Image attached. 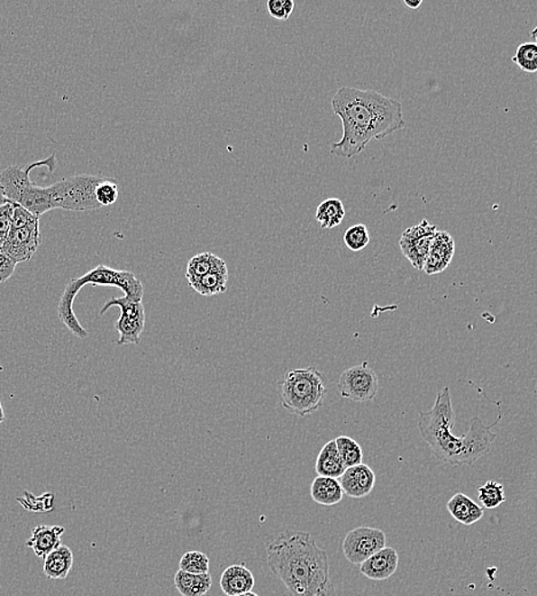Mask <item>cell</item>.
<instances>
[{
	"label": "cell",
	"instance_id": "6da1fadb",
	"mask_svg": "<svg viewBox=\"0 0 537 596\" xmlns=\"http://www.w3.org/2000/svg\"><path fill=\"white\" fill-rule=\"evenodd\" d=\"M332 107L341 118L342 137L332 143L330 153L340 158L352 159L368 143L382 141L405 125L400 101L373 90L341 87L333 96Z\"/></svg>",
	"mask_w": 537,
	"mask_h": 596
},
{
	"label": "cell",
	"instance_id": "30bf717a",
	"mask_svg": "<svg viewBox=\"0 0 537 596\" xmlns=\"http://www.w3.org/2000/svg\"><path fill=\"white\" fill-rule=\"evenodd\" d=\"M379 380L373 369L367 362L350 367L342 371L338 390L342 399L355 401V403H369L378 396Z\"/></svg>",
	"mask_w": 537,
	"mask_h": 596
},
{
	"label": "cell",
	"instance_id": "3957f363",
	"mask_svg": "<svg viewBox=\"0 0 537 596\" xmlns=\"http://www.w3.org/2000/svg\"><path fill=\"white\" fill-rule=\"evenodd\" d=\"M268 564L289 596H332L327 553L308 532L287 530L268 545Z\"/></svg>",
	"mask_w": 537,
	"mask_h": 596
},
{
	"label": "cell",
	"instance_id": "9a60e30c",
	"mask_svg": "<svg viewBox=\"0 0 537 596\" xmlns=\"http://www.w3.org/2000/svg\"><path fill=\"white\" fill-rule=\"evenodd\" d=\"M360 565L361 573L371 581H387L396 572L399 555L395 548L384 547Z\"/></svg>",
	"mask_w": 537,
	"mask_h": 596
},
{
	"label": "cell",
	"instance_id": "d6986e66",
	"mask_svg": "<svg viewBox=\"0 0 537 596\" xmlns=\"http://www.w3.org/2000/svg\"><path fill=\"white\" fill-rule=\"evenodd\" d=\"M74 564L73 551L65 545H60L44 559L43 572L49 579H66Z\"/></svg>",
	"mask_w": 537,
	"mask_h": 596
},
{
	"label": "cell",
	"instance_id": "f546056e",
	"mask_svg": "<svg viewBox=\"0 0 537 596\" xmlns=\"http://www.w3.org/2000/svg\"><path fill=\"white\" fill-rule=\"evenodd\" d=\"M344 243L350 252H361L370 243L369 231L363 224H357L346 230Z\"/></svg>",
	"mask_w": 537,
	"mask_h": 596
},
{
	"label": "cell",
	"instance_id": "d590c367",
	"mask_svg": "<svg viewBox=\"0 0 537 596\" xmlns=\"http://www.w3.org/2000/svg\"><path fill=\"white\" fill-rule=\"evenodd\" d=\"M4 421H5V413H4L2 401H0V425H2Z\"/></svg>",
	"mask_w": 537,
	"mask_h": 596
},
{
	"label": "cell",
	"instance_id": "7402d4cb",
	"mask_svg": "<svg viewBox=\"0 0 537 596\" xmlns=\"http://www.w3.org/2000/svg\"><path fill=\"white\" fill-rule=\"evenodd\" d=\"M175 585L183 596H205L213 586V576L209 573L193 574L179 570L175 576Z\"/></svg>",
	"mask_w": 537,
	"mask_h": 596
},
{
	"label": "cell",
	"instance_id": "cb8c5ba5",
	"mask_svg": "<svg viewBox=\"0 0 537 596\" xmlns=\"http://www.w3.org/2000/svg\"><path fill=\"white\" fill-rule=\"evenodd\" d=\"M345 214L344 203L340 198L332 197L320 203L315 217L323 230H332L341 225Z\"/></svg>",
	"mask_w": 537,
	"mask_h": 596
},
{
	"label": "cell",
	"instance_id": "7c38bea8",
	"mask_svg": "<svg viewBox=\"0 0 537 596\" xmlns=\"http://www.w3.org/2000/svg\"><path fill=\"white\" fill-rule=\"evenodd\" d=\"M384 547H387V536L376 527H357L350 531L342 541L344 555L353 564H363Z\"/></svg>",
	"mask_w": 537,
	"mask_h": 596
},
{
	"label": "cell",
	"instance_id": "836d02e7",
	"mask_svg": "<svg viewBox=\"0 0 537 596\" xmlns=\"http://www.w3.org/2000/svg\"><path fill=\"white\" fill-rule=\"evenodd\" d=\"M16 265L18 264L0 249V285H3L8 279L12 278L15 272Z\"/></svg>",
	"mask_w": 537,
	"mask_h": 596
},
{
	"label": "cell",
	"instance_id": "1f68e13d",
	"mask_svg": "<svg viewBox=\"0 0 537 596\" xmlns=\"http://www.w3.org/2000/svg\"><path fill=\"white\" fill-rule=\"evenodd\" d=\"M266 6H268V14L280 21L289 19L295 10L293 0H268Z\"/></svg>",
	"mask_w": 537,
	"mask_h": 596
},
{
	"label": "cell",
	"instance_id": "52a82bcc",
	"mask_svg": "<svg viewBox=\"0 0 537 596\" xmlns=\"http://www.w3.org/2000/svg\"><path fill=\"white\" fill-rule=\"evenodd\" d=\"M105 177L78 175L49 186L48 192L53 209L92 211L100 209L96 189Z\"/></svg>",
	"mask_w": 537,
	"mask_h": 596
},
{
	"label": "cell",
	"instance_id": "9c48e42d",
	"mask_svg": "<svg viewBox=\"0 0 537 596\" xmlns=\"http://www.w3.org/2000/svg\"><path fill=\"white\" fill-rule=\"evenodd\" d=\"M113 307L121 308L120 318L115 324L116 331L120 334L117 344H141V334L146 325V311L142 302H135L133 299L125 298V296L112 298L101 308L100 316H104Z\"/></svg>",
	"mask_w": 537,
	"mask_h": 596
},
{
	"label": "cell",
	"instance_id": "d6a6232c",
	"mask_svg": "<svg viewBox=\"0 0 537 596\" xmlns=\"http://www.w3.org/2000/svg\"><path fill=\"white\" fill-rule=\"evenodd\" d=\"M16 203L6 201L0 205V248L5 243L12 226L13 214H14Z\"/></svg>",
	"mask_w": 537,
	"mask_h": 596
},
{
	"label": "cell",
	"instance_id": "ac0fdd59",
	"mask_svg": "<svg viewBox=\"0 0 537 596\" xmlns=\"http://www.w3.org/2000/svg\"><path fill=\"white\" fill-rule=\"evenodd\" d=\"M447 509L452 518L464 526H472L484 518V509L470 497L464 493H456L447 502Z\"/></svg>",
	"mask_w": 537,
	"mask_h": 596
},
{
	"label": "cell",
	"instance_id": "8d00e7d4",
	"mask_svg": "<svg viewBox=\"0 0 537 596\" xmlns=\"http://www.w3.org/2000/svg\"><path fill=\"white\" fill-rule=\"evenodd\" d=\"M6 201L8 200L5 197H4L2 188H0V205H3V203H5Z\"/></svg>",
	"mask_w": 537,
	"mask_h": 596
},
{
	"label": "cell",
	"instance_id": "d4e9b609",
	"mask_svg": "<svg viewBox=\"0 0 537 596\" xmlns=\"http://www.w3.org/2000/svg\"><path fill=\"white\" fill-rule=\"evenodd\" d=\"M227 282L228 269L227 266H223V268L213 270V272L206 274V276L198 279L197 281L189 286L196 293L210 298V296L225 293L227 290Z\"/></svg>",
	"mask_w": 537,
	"mask_h": 596
},
{
	"label": "cell",
	"instance_id": "277c9868",
	"mask_svg": "<svg viewBox=\"0 0 537 596\" xmlns=\"http://www.w3.org/2000/svg\"><path fill=\"white\" fill-rule=\"evenodd\" d=\"M116 287L124 293L125 298L135 302H142L145 289L141 279L131 270H115L100 264L88 270L83 277L71 279L59 302L58 316L61 323L79 340H86L88 332L79 323L74 312V301L79 290L86 285Z\"/></svg>",
	"mask_w": 537,
	"mask_h": 596
},
{
	"label": "cell",
	"instance_id": "83f0119b",
	"mask_svg": "<svg viewBox=\"0 0 537 596\" xmlns=\"http://www.w3.org/2000/svg\"><path fill=\"white\" fill-rule=\"evenodd\" d=\"M520 69L528 74L537 71V45L536 43L520 44L515 54L511 59Z\"/></svg>",
	"mask_w": 537,
	"mask_h": 596
},
{
	"label": "cell",
	"instance_id": "ba28073f",
	"mask_svg": "<svg viewBox=\"0 0 537 596\" xmlns=\"http://www.w3.org/2000/svg\"><path fill=\"white\" fill-rule=\"evenodd\" d=\"M41 243L40 218L16 205L10 234L0 249L19 264L31 261Z\"/></svg>",
	"mask_w": 537,
	"mask_h": 596
},
{
	"label": "cell",
	"instance_id": "f1b7e54d",
	"mask_svg": "<svg viewBox=\"0 0 537 596\" xmlns=\"http://www.w3.org/2000/svg\"><path fill=\"white\" fill-rule=\"evenodd\" d=\"M210 568L209 557L205 553L198 551H190L181 557L179 569L181 572L203 574L208 573Z\"/></svg>",
	"mask_w": 537,
	"mask_h": 596
},
{
	"label": "cell",
	"instance_id": "7a4b0ae2",
	"mask_svg": "<svg viewBox=\"0 0 537 596\" xmlns=\"http://www.w3.org/2000/svg\"><path fill=\"white\" fill-rule=\"evenodd\" d=\"M498 417L493 425H485L478 417H471L470 428L462 436H455L451 431L455 426V411L450 388L439 391L433 408L418 416V429L439 463L451 466H472L478 460L489 454L497 434L493 429L503 418L501 403Z\"/></svg>",
	"mask_w": 537,
	"mask_h": 596
},
{
	"label": "cell",
	"instance_id": "e575fe53",
	"mask_svg": "<svg viewBox=\"0 0 537 596\" xmlns=\"http://www.w3.org/2000/svg\"><path fill=\"white\" fill-rule=\"evenodd\" d=\"M405 6L409 7L410 10H418L422 6V0H404Z\"/></svg>",
	"mask_w": 537,
	"mask_h": 596
},
{
	"label": "cell",
	"instance_id": "5b68a950",
	"mask_svg": "<svg viewBox=\"0 0 537 596\" xmlns=\"http://www.w3.org/2000/svg\"><path fill=\"white\" fill-rule=\"evenodd\" d=\"M278 388L283 408L300 417L318 411L328 392L327 379L316 367L287 371Z\"/></svg>",
	"mask_w": 537,
	"mask_h": 596
},
{
	"label": "cell",
	"instance_id": "5bb4252c",
	"mask_svg": "<svg viewBox=\"0 0 537 596\" xmlns=\"http://www.w3.org/2000/svg\"><path fill=\"white\" fill-rule=\"evenodd\" d=\"M338 481L344 496L355 499L365 498L375 488L376 475L368 464L361 463L346 468Z\"/></svg>",
	"mask_w": 537,
	"mask_h": 596
},
{
	"label": "cell",
	"instance_id": "2e32d148",
	"mask_svg": "<svg viewBox=\"0 0 537 596\" xmlns=\"http://www.w3.org/2000/svg\"><path fill=\"white\" fill-rule=\"evenodd\" d=\"M65 527L60 526H38L33 527L32 536L27 540V547L32 548L36 556L45 559L50 552L60 546Z\"/></svg>",
	"mask_w": 537,
	"mask_h": 596
},
{
	"label": "cell",
	"instance_id": "4316f807",
	"mask_svg": "<svg viewBox=\"0 0 537 596\" xmlns=\"http://www.w3.org/2000/svg\"><path fill=\"white\" fill-rule=\"evenodd\" d=\"M478 494L480 504L487 509H497L506 500L505 488L495 481H488L487 483L480 486Z\"/></svg>",
	"mask_w": 537,
	"mask_h": 596
},
{
	"label": "cell",
	"instance_id": "4fadbf2b",
	"mask_svg": "<svg viewBox=\"0 0 537 596\" xmlns=\"http://www.w3.org/2000/svg\"><path fill=\"white\" fill-rule=\"evenodd\" d=\"M455 255V241L446 231H437L423 270L428 276L442 273L450 268Z\"/></svg>",
	"mask_w": 537,
	"mask_h": 596
},
{
	"label": "cell",
	"instance_id": "44dd1931",
	"mask_svg": "<svg viewBox=\"0 0 537 596\" xmlns=\"http://www.w3.org/2000/svg\"><path fill=\"white\" fill-rule=\"evenodd\" d=\"M345 469L341 455L338 454L335 439H332L325 444L323 450L320 451L318 459H316L315 472L318 476L338 480Z\"/></svg>",
	"mask_w": 537,
	"mask_h": 596
},
{
	"label": "cell",
	"instance_id": "e0dca14e",
	"mask_svg": "<svg viewBox=\"0 0 537 596\" xmlns=\"http://www.w3.org/2000/svg\"><path fill=\"white\" fill-rule=\"evenodd\" d=\"M255 582V577L250 570L240 564L228 566L220 577V587L227 596L252 591Z\"/></svg>",
	"mask_w": 537,
	"mask_h": 596
},
{
	"label": "cell",
	"instance_id": "8fae6325",
	"mask_svg": "<svg viewBox=\"0 0 537 596\" xmlns=\"http://www.w3.org/2000/svg\"><path fill=\"white\" fill-rule=\"evenodd\" d=\"M437 231V225L430 224L428 219H423L418 225L407 228L401 235V252L414 269L423 270Z\"/></svg>",
	"mask_w": 537,
	"mask_h": 596
},
{
	"label": "cell",
	"instance_id": "603a6c76",
	"mask_svg": "<svg viewBox=\"0 0 537 596\" xmlns=\"http://www.w3.org/2000/svg\"><path fill=\"white\" fill-rule=\"evenodd\" d=\"M223 266H227L226 261L214 255V253H198L188 261L187 268H186V279H187L189 285H192L198 279L206 276L213 270L222 269Z\"/></svg>",
	"mask_w": 537,
	"mask_h": 596
},
{
	"label": "cell",
	"instance_id": "484cf974",
	"mask_svg": "<svg viewBox=\"0 0 537 596\" xmlns=\"http://www.w3.org/2000/svg\"><path fill=\"white\" fill-rule=\"evenodd\" d=\"M335 442L338 454H340L345 468L363 463V451L360 444L349 436L337 437Z\"/></svg>",
	"mask_w": 537,
	"mask_h": 596
},
{
	"label": "cell",
	"instance_id": "74e56055",
	"mask_svg": "<svg viewBox=\"0 0 537 596\" xmlns=\"http://www.w3.org/2000/svg\"><path fill=\"white\" fill-rule=\"evenodd\" d=\"M235 596H259V595L253 593V591H248V593L235 595Z\"/></svg>",
	"mask_w": 537,
	"mask_h": 596
},
{
	"label": "cell",
	"instance_id": "ffe728a7",
	"mask_svg": "<svg viewBox=\"0 0 537 596\" xmlns=\"http://www.w3.org/2000/svg\"><path fill=\"white\" fill-rule=\"evenodd\" d=\"M311 497L316 504L335 506L344 498L340 481L332 477L318 476L313 481Z\"/></svg>",
	"mask_w": 537,
	"mask_h": 596
},
{
	"label": "cell",
	"instance_id": "8992f818",
	"mask_svg": "<svg viewBox=\"0 0 537 596\" xmlns=\"http://www.w3.org/2000/svg\"><path fill=\"white\" fill-rule=\"evenodd\" d=\"M54 164L55 158L52 155L50 159L32 163L25 169L16 166L5 169L0 173V188H2L4 197L8 201L16 203L29 213L41 218V215L53 210L52 205H50L48 188L33 184L29 173L33 168L43 166L53 168Z\"/></svg>",
	"mask_w": 537,
	"mask_h": 596
},
{
	"label": "cell",
	"instance_id": "4dcf8cb0",
	"mask_svg": "<svg viewBox=\"0 0 537 596\" xmlns=\"http://www.w3.org/2000/svg\"><path fill=\"white\" fill-rule=\"evenodd\" d=\"M96 198L101 206H112L118 198L117 181L105 179L96 189Z\"/></svg>",
	"mask_w": 537,
	"mask_h": 596
}]
</instances>
